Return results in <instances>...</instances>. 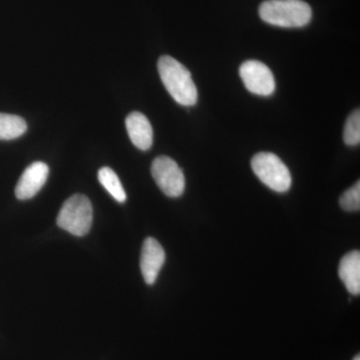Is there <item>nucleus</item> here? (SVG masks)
<instances>
[{"label":"nucleus","mask_w":360,"mask_h":360,"mask_svg":"<svg viewBox=\"0 0 360 360\" xmlns=\"http://www.w3.org/2000/svg\"><path fill=\"white\" fill-rule=\"evenodd\" d=\"M92 215L89 198L82 194H75L63 203L58 213V224L73 236H84L91 229Z\"/></svg>","instance_id":"3"},{"label":"nucleus","mask_w":360,"mask_h":360,"mask_svg":"<svg viewBox=\"0 0 360 360\" xmlns=\"http://www.w3.org/2000/svg\"><path fill=\"white\" fill-rule=\"evenodd\" d=\"M27 130V124L18 115L0 113V141L18 139Z\"/></svg>","instance_id":"11"},{"label":"nucleus","mask_w":360,"mask_h":360,"mask_svg":"<svg viewBox=\"0 0 360 360\" xmlns=\"http://www.w3.org/2000/svg\"><path fill=\"white\" fill-rule=\"evenodd\" d=\"M165 262V252L155 238H148L142 245L141 269L144 281L151 285L155 283Z\"/></svg>","instance_id":"8"},{"label":"nucleus","mask_w":360,"mask_h":360,"mask_svg":"<svg viewBox=\"0 0 360 360\" xmlns=\"http://www.w3.org/2000/svg\"><path fill=\"white\" fill-rule=\"evenodd\" d=\"M340 205L345 212H359L360 210V182L347 189L341 195Z\"/></svg>","instance_id":"14"},{"label":"nucleus","mask_w":360,"mask_h":360,"mask_svg":"<svg viewBox=\"0 0 360 360\" xmlns=\"http://www.w3.org/2000/svg\"><path fill=\"white\" fill-rule=\"evenodd\" d=\"M158 68L161 82L177 103L193 106L198 103V89L186 66L172 56H163L158 60Z\"/></svg>","instance_id":"1"},{"label":"nucleus","mask_w":360,"mask_h":360,"mask_svg":"<svg viewBox=\"0 0 360 360\" xmlns=\"http://www.w3.org/2000/svg\"><path fill=\"white\" fill-rule=\"evenodd\" d=\"M239 75L251 94L269 96L276 90V79L269 66L257 60H248L239 68Z\"/></svg>","instance_id":"6"},{"label":"nucleus","mask_w":360,"mask_h":360,"mask_svg":"<svg viewBox=\"0 0 360 360\" xmlns=\"http://www.w3.org/2000/svg\"><path fill=\"white\" fill-rule=\"evenodd\" d=\"M343 141L349 146H359L360 142V112L354 110L345 122Z\"/></svg>","instance_id":"13"},{"label":"nucleus","mask_w":360,"mask_h":360,"mask_svg":"<svg viewBox=\"0 0 360 360\" xmlns=\"http://www.w3.org/2000/svg\"><path fill=\"white\" fill-rule=\"evenodd\" d=\"M98 180L101 186L108 191L117 202L123 203L127 200V193L117 174L110 167H103L98 172Z\"/></svg>","instance_id":"12"},{"label":"nucleus","mask_w":360,"mask_h":360,"mask_svg":"<svg viewBox=\"0 0 360 360\" xmlns=\"http://www.w3.org/2000/svg\"><path fill=\"white\" fill-rule=\"evenodd\" d=\"M151 174L156 184L168 198H179L186 189V177L172 158L158 156L151 165Z\"/></svg>","instance_id":"5"},{"label":"nucleus","mask_w":360,"mask_h":360,"mask_svg":"<svg viewBox=\"0 0 360 360\" xmlns=\"http://www.w3.org/2000/svg\"><path fill=\"white\" fill-rule=\"evenodd\" d=\"M259 16L269 25L297 28L309 25L312 11L302 0H267L259 7Z\"/></svg>","instance_id":"2"},{"label":"nucleus","mask_w":360,"mask_h":360,"mask_svg":"<svg viewBox=\"0 0 360 360\" xmlns=\"http://www.w3.org/2000/svg\"><path fill=\"white\" fill-rule=\"evenodd\" d=\"M251 167L265 186L276 193H286L291 186L290 169L278 156L271 153H259L251 160Z\"/></svg>","instance_id":"4"},{"label":"nucleus","mask_w":360,"mask_h":360,"mask_svg":"<svg viewBox=\"0 0 360 360\" xmlns=\"http://www.w3.org/2000/svg\"><path fill=\"white\" fill-rule=\"evenodd\" d=\"M338 274L348 292L352 295L360 293V252L352 251L342 257L338 269Z\"/></svg>","instance_id":"10"},{"label":"nucleus","mask_w":360,"mask_h":360,"mask_svg":"<svg viewBox=\"0 0 360 360\" xmlns=\"http://www.w3.org/2000/svg\"><path fill=\"white\" fill-rule=\"evenodd\" d=\"M354 360H360L359 355H356V356L354 357Z\"/></svg>","instance_id":"15"},{"label":"nucleus","mask_w":360,"mask_h":360,"mask_svg":"<svg viewBox=\"0 0 360 360\" xmlns=\"http://www.w3.org/2000/svg\"><path fill=\"white\" fill-rule=\"evenodd\" d=\"M49 168L41 161L33 162L26 168L15 187L18 200H30L39 193L49 177Z\"/></svg>","instance_id":"7"},{"label":"nucleus","mask_w":360,"mask_h":360,"mask_svg":"<svg viewBox=\"0 0 360 360\" xmlns=\"http://www.w3.org/2000/svg\"><path fill=\"white\" fill-rule=\"evenodd\" d=\"M130 141L141 150H148L153 143V130L146 115L134 111L125 120Z\"/></svg>","instance_id":"9"}]
</instances>
